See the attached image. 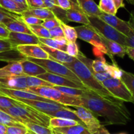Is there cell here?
I'll return each mask as SVG.
<instances>
[{
  "mask_svg": "<svg viewBox=\"0 0 134 134\" xmlns=\"http://www.w3.org/2000/svg\"><path fill=\"white\" fill-rule=\"evenodd\" d=\"M82 106L96 116L103 117L107 124L126 125L131 120L130 113L122 101H111L88 89L80 97Z\"/></svg>",
  "mask_w": 134,
  "mask_h": 134,
  "instance_id": "1",
  "label": "cell"
},
{
  "mask_svg": "<svg viewBox=\"0 0 134 134\" xmlns=\"http://www.w3.org/2000/svg\"><path fill=\"white\" fill-rule=\"evenodd\" d=\"M64 66L73 71L84 85L90 90L97 93L101 97L111 101H121L109 93L102 82L98 81L92 74L88 67L81 60L75 58V60L70 63H62Z\"/></svg>",
  "mask_w": 134,
  "mask_h": 134,
  "instance_id": "2",
  "label": "cell"
},
{
  "mask_svg": "<svg viewBox=\"0 0 134 134\" xmlns=\"http://www.w3.org/2000/svg\"><path fill=\"white\" fill-rule=\"evenodd\" d=\"M2 110L24 125L26 123H34L49 127L51 117L23 102L22 106H14Z\"/></svg>",
  "mask_w": 134,
  "mask_h": 134,
  "instance_id": "3",
  "label": "cell"
},
{
  "mask_svg": "<svg viewBox=\"0 0 134 134\" xmlns=\"http://www.w3.org/2000/svg\"><path fill=\"white\" fill-rule=\"evenodd\" d=\"M26 91L31 92L34 94L65 106H71L73 107L82 106V101L80 97L65 94L58 89H55L53 87H30L26 90Z\"/></svg>",
  "mask_w": 134,
  "mask_h": 134,
  "instance_id": "4",
  "label": "cell"
},
{
  "mask_svg": "<svg viewBox=\"0 0 134 134\" xmlns=\"http://www.w3.org/2000/svg\"><path fill=\"white\" fill-rule=\"evenodd\" d=\"M27 59L30 61L35 63L39 64L41 66L46 70L47 72L62 76V77L68 78L71 81H75L78 84H82L78 76L69 68L64 66L62 63L58 62L53 59H39L34 58L27 57Z\"/></svg>",
  "mask_w": 134,
  "mask_h": 134,
  "instance_id": "5",
  "label": "cell"
},
{
  "mask_svg": "<svg viewBox=\"0 0 134 134\" xmlns=\"http://www.w3.org/2000/svg\"><path fill=\"white\" fill-rule=\"evenodd\" d=\"M91 26L96 31L103 37L110 40L114 41L126 47V36L120 33L111 26L109 25L100 18L96 16H87Z\"/></svg>",
  "mask_w": 134,
  "mask_h": 134,
  "instance_id": "6",
  "label": "cell"
},
{
  "mask_svg": "<svg viewBox=\"0 0 134 134\" xmlns=\"http://www.w3.org/2000/svg\"><path fill=\"white\" fill-rule=\"evenodd\" d=\"M77 34V38L92 45L96 49L103 54H107V51L102 42L99 34L90 25H82L75 27Z\"/></svg>",
  "mask_w": 134,
  "mask_h": 134,
  "instance_id": "7",
  "label": "cell"
},
{
  "mask_svg": "<svg viewBox=\"0 0 134 134\" xmlns=\"http://www.w3.org/2000/svg\"><path fill=\"white\" fill-rule=\"evenodd\" d=\"M102 84L116 99L122 101L132 102V94L120 78H111L105 80Z\"/></svg>",
  "mask_w": 134,
  "mask_h": 134,
  "instance_id": "8",
  "label": "cell"
},
{
  "mask_svg": "<svg viewBox=\"0 0 134 134\" xmlns=\"http://www.w3.org/2000/svg\"><path fill=\"white\" fill-rule=\"evenodd\" d=\"M74 112L83 122L86 128L92 134H94L102 126L97 117L88 109L84 106H75Z\"/></svg>",
  "mask_w": 134,
  "mask_h": 134,
  "instance_id": "9",
  "label": "cell"
},
{
  "mask_svg": "<svg viewBox=\"0 0 134 134\" xmlns=\"http://www.w3.org/2000/svg\"><path fill=\"white\" fill-rule=\"evenodd\" d=\"M18 101H20V102L44 113V114L49 112H51L56 111V110H60V109H69L68 106L58 103L56 102H47V101L31 99H18Z\"/></svg>",
  "mask_w": 134,
  "mask_h": 134,
  "instance_id": "10",
  "label": "cell"
},
{
  "mask_svg": "<svg viewBox=\"0 0 134 134\" xmlns=\"http://www.w3.org/2000/svg\"><path fill=\"white\" fill-rule=\"evenodd\" d=\"M37 77L39 78L42 79L44 81H48V82L53 84L54 85L78 88V89H84V90L88 89L82 84H78V83L75 82V81H71V80L62 77V76L53 74L49 73V72H46V73L43 74L39 75Z\"/></svg>",
  "mask_w": 134,
  "mask_h": 134,
  "instance_id": "11",
  "label": "cell"
},
{
  "mask_svg": "<svg viewBox=\"0 0 134 134\" xmlns=\"http://www.w3.org/2000/svg\"><path fill=\"white\" fill-rule=\"evenodd\" d=\"M0 94L7 96V97H9L16 100L31 99L47 101V102H54V101L48 99L44 98V97H41V96L37 95L36 94H34V93L26 91L24 90H21V89H8V88H4L0 87Z\"/></svg>",
  "mask_w": 134,
  "mask_h": 134,
  "instance_id": "12",
  "label": "cell"
},
{
  "mask_svg": "<svg viewBox=\"0 0 134 134\" xmlns=\"http://www.w3.org/2000/svg\"><path fill=\"white\" fill-rule=\"evenodd\" d=\"M98 17L109 25L116 29V30L120 32V33L125 35L126 37L130 32L131 29L128 22L118 18L116 15L102 12Z\"/></svg>",
  "mask_w": 134,
  "mask_h": 134,
  "instance_id": "13",
  "label": "cell"
},
{
  "mask_svg": "<svg viewBox=\"0 0 134 134\" xmlns=\"http://www.w3.org/2000/svg\"><path fill=\"white\" fill-rule=\"evenodd\" d=\"M8 40L12 43L14 48L22 45H39V38L34 34L17 33L10 32Z\"/></svg>",
  "mask_w": 134,
  "mask_h": 134,
  "instance_id": "14",
  "label": "cell"
},
{
  "mask_svg": "<svg viewBox=\"0 0 134 134\" xmlns=\"http://www.w3.org/2000/svg\"><path fill=\"white\" fill-rule=\"evenodd\" d=\"M26 75L11 76L6 78H0V87L26 91L28 87L26 83Z\"/></svg>",
  "mask_w": 134,
  "mask_h": 134,
  "instance_id": "15",
  "label": "cell"
},
{
  "mask_svg": "<svg viewBox=\"0 0 134 134\" xmlns=\"http://www.w3.org/2000/svg\"><path fill=\"white\" fill-rule=\"evenodd\" d=\"M17 50L26 57L39 59H48L49 55L39 45H22L16 47Z\"/></svg>",
  "mask_w": 134,
  "mask_h": 134,
  "instance_id": "16",
  "label": "cell"
},
{
  "mask_svg": "<svg viewBox=\"0 0 134 134\" xmlns=\"http://www.w3.org/2000/svg\"><path fill=\"white\" fill-rule=\"evenodd\" d=\"M99 35H100V38L102 39L103 45L107 49V55L112 59L113 63L115 62L113 58L114 55H118L121 58H123L125 56V55L126 54V46L122 45L116 42L107 39L101 34H99Z\"/></svg>",
  "mask_w": 134,
  "mask_h": 134,
  "instance_id": "17",
  "label": "cell"
},
{
  "mask_svg": "<svg viewBox=\"0 0 134 134\" xmlns=\"http://www.w3.org/2000/svg\"><path fill=\"white\" fill-rule=\"evenodd\" d=\"M39 45L48 54V55L50 56L49 59H53V60L60 62L61 63H70L74 61L75 59V57L69 56L65 52L56 49L51 48V47H48L41 43H39Z\"/></svg>",
  "mask_w": 134,
  "mask_h": 134,
  "instance_id": "18",
  "label": "cell"
},
{
  "mask_svg": "<svg viewBox=\"0 0 134 134\" xmlns=\"http://www.w3.org/2000/svg\"><path fill=\"white\" fill-rule=\"evenodd\" d=\"M65 16L68 21L78 22L85 25H90L87 15L82 11L77 4L73 3L71 9L66 11Z\"/></svg>",
  "mask_w": 134,
  "mask_h": 134,
  "instance_id": "19",
  "label": "cell"
},
{
  "mask_svg": "<svg viewBox=\"0 0 134 134\" xmlns=\"http://www.w3.org/2000/svg\"><path fill=\"white\" fill-rule=\"evenodd\" d=\"M25 75L20 62L9 63L7 65L0 68V78H6L11 76Z\"/></svg>",
  "mask_w": 134,
  "mask_h": 134,
  "instance_id": "20",
  "label": "cell"
},
{
  "mask_svg": "<svg viewBox=\"0 0 134 134\" xmlns=\"http://www.w3.org/2000/svg\"><path fill=\"white\" fill-rule=\"evenodd\" d=\"M77 3L79 7L87 16L99 17L102 12L94 0H77Z\"/></svg>",
  "mask_w": 134,
  "mask_h": 134,
  "instance_id": "21",
  "label": "cell"
},
{
  "mask_svg": "<svg viewBox=\"0 0 134 134\" xmlns=\"http://www.w3.org/2000/svg\"><path fill=\"white\" fill-rule=\"evenodd\" d=\"M20 62L22 64L24 74L27 76H37L47 72L46 70L40 65L30 61L27 59Z\"/></svg>",
  "mask_w": 134,
  "mask_h": 134,
  "instance_id": "22",
  "label": "cell"
},
{
  "mask_svg": "<svg viewBox=\"0 0 134 134\" xmlns=\"http://www.w3.org/2000/svg\"><path fill=\"white\" fill-rule=\"evenodd\" d=\"M21 16H31L41 20L55 18V15L47 8H28L21 14Z\"/></svg>",
  "mask_w": 134,
  "mask_h": 134,
  "instance_id": "23",
  "label": "cell"
},
{
  "mask_svg": "<svg viewBox=\"0 0 134 134\" xmlns=\"http://www.w3.org/2000/svg\"><path fill=\"white\" fill-rule=\"evenodd\" d=\"M45 114L48 115L51 118H65V119L73 120H75L78 122L79 124L85 126L83 122L76 115V114L74 112L73 110H71L69 108L66 109H60V110H56V111L54 112H49L45 113Z\"/></svg>",
  "mask_w": 134,
  "mask_h": 134,
  "instance_id": "24",
  "label": "cell"
},
{
  "mask_svg": "<svg viewBox=\"0 0 134 134\" xmlns=\"http://www.w3.org/2000/svg\"><path fill=\"white\" fill-rule=\"evenodd\" d=\"M26 59L27 57L17 50L16 48L0 53V61L11 63L20 62L21 60H26Z\"/></svg>",
  "mask_w": 134,
  "mask_h": 134,
  "instance_id": "25",
  "label": "cell"
},
{
  "mask_svg": "<svg viewBox=\"0 0 134 134\" xmlns=\"http://www.w3.org/2000/svg\"><path fill=\"white\" fill-rule=\"evenodd\" d=\"M52 130L54 134H92L85 126L81 124L65 127H56Z\"/></svg>",
  "mask_w": 134,
  "mask_h": 134,
  "instance_id": "26",
  "label": "cell"
},
{
  "mask_svg": "<svg viewBox=\"0 0 134 134\" xmlns=\"http://www.w3.org/2000/svg\"><path fill=\"white\" fill-rule=\"evenodd\" d=\"M0 6L8 11L18 14H21L28 9L27 5L18 3L13 0H0Z\"/></svg>",
  "mask_w": 134,
  "mask_h": 134,
  "instance_id": "27",
  "label": "cell"
},
{
  "mask_svg": "<svg viewBox=\"0 0 134 134\" xmlns=\"http://www.w3.org/2000/svg\"><path fill=\"white\" fill-rule=\"evenodd\" d=\"M3 24L10 32L33 34L29 26L26 25L24 22H22L20 18V20H10Z\"/></svg>",
  "mask_w": 134,
  "mask_h": 134,
  "instance_id": "28",
  "label": "cell"
},
{
  "mask_svg": "<svg viewBox=\"0 0 134 134\" xmlns=\"http://www.w3.org/2000/svg\"><path fill=\"white\" fill-rule=\"evenodd\" d=\"M79 123L73 120L65 119L62 118H51L49 122V127L53 129L56 127H65L73 126Z\"/></svg>",
  "mask_w": 134,
  "mask_h": 134,
  "instance_id": "29",
  "label": "cell"
},
{
  "mask_svg": "<svg viewBox=\"0 0 134 134\" xmlns=\"http://www.w3.org/2000/svg\"><path fill=\"white\" fill-rule=\"evenodd\" d=\"M0 123L7 126H19L26 127L25 125L18 122L16 119L13 118L10 114L0 110Z\"/></svg>",
  "mask_w": 134,
  "mask_h": 134,
  "instance_id": "30",
  "label": "cell"
},
{
  "mask_svg": "<svg viewBox=\"0 0 134 134\" xmlns=\"http://www.w3.org/2000/svg\"><path fill=\"white\" fill-rule=\"evenodd\" d=\"M120 80L129 89L132 96V102L134 104V74L122 70Z\"/></svg>",
  "mask_w": 134,
  "mask_h": 134,
  "instance_id": "31",
  "label": "cell"
},
{
  "mask_svg": "<svg viewBox=\"0 0 134 134\" xmlns=\"http://www.w3.org/2000/svg\"><path fill=\"white\" fill-rule=\"evenodd\" d=\"M60 26L62 28L64 34V37L66 38L68 42H76L77 38V34L75 27L69 26L62 21L60 20Z\"/></svg>",
  "mask_w": 134,
  "mask_h": 134,
  "instance_id": "32",
  "label": "cell"
},
{
  "mask_svg": "<svg viewBox=\"0 0 134 134\" xmlns=\"http://www.w3.org/2000/svg\"><path fill=\"white\" fill-rule=\"evenodd\" d=\"M25 126L35 134H54L52 129L41 125L34 123H26Z\"/></svg>",
  "mask_w": 134,
  "mask_h": 134,
  "instance_id": "33",
  "label": "cell"
},
{
  "mask_svg": "<svg viewBox=\"0 0 134 134\" xmlns=\"http://www.w3.org/2000/svg\"><path fill=\"white\" fill-rule=\"evenodd\" d=\"M26 83L28 88L39 87H54V85L47 81L42 80L37 76H27Z\"/></svg>",
  "mask_w": 134,
  "mask_h": 134,
  "instance_id": "34",
  "label": "cell"
},
{
  "mask_svg": "<svg viewBox=\"0 0 134 134\" xmlns=\"http://www.w3.org/2000/svg\"><path fill=\"white\" fill-rule=\"evenodd\" d=\"M98 7L101 11L103 13L113 15H115L117 13L118 10L113 0H100Z\"/></svg>",
  "mask_w": 134,
  "mask_h": 134,
  "instance_id": "35",
  "label": "cell"
},
{
  "mask_svg": "<svg viewBox=\"0 0 134 134\" xmlns=\"http://www.w3.org/2000/svg\"><path fill=\"white\" fill-rule=\"evenodd\" d=\"M22 102L18 100L0 94V110L9 109L14 106H22Z\"/></svg>",
  "mask_w": 134,
  "mask_h": 134,
  "instance_id": "36",
  "label": "cell"
},
{
  "mask_svg": "<svg viewBox=\"0 0 134 134\" xmlns=\"http://www.w3.org/2000/svg\"><path fill=\"white\" fill-rule=\"evenodd\" d=\"M21 14H16L5 10L0 6V23L5 24L10 20H20Z\"/></svg>",
  "mask_w": 134,
  "mask_h": 134,
  "instance_id": "37",
  "label": "cell"
},
{
  "mask_svg": "<svg viewBox=\"0 0 134 134\" xmlns=\"http://www.w3.org/2000/svg\"><path fill=\"white\" fill-rule=\"evenodd\" d=\"M30 30L33 34L36 35L38 38H50L49 30L43 26L42 25H34V26H29Z\"/></svg>",
  "mask_w": 134,
  "mask_h": 134,
  "instance_id": "38",
  "label": "cell"
},
{
  "mask_svg": "<svg viewBox=\"0 0 134 134\" xmlns=\"http://www.w3.org/2000/svg\"><path fill=\"white\" fill-rule=\"evenodd\" d=\"M53 87L58 89L60 91L62 92V93H65V94H68L69 95L73 96H77V97H81V96H82L85 93V91H86L84 90V89H78V88L70 87L57 86V85H54Z\"/></svg>",
  "mask_w": 134,
  "mask_h": 134,
  "instance_id": "39",
  "label": "cell"
},
{
  "mask_svg": "<svg viewBox=\"0 0 134 134\" xmlns=\"http://www.w3.org/2000/svg\"><path fill=\"white\" fill-rule=\"evenodd\" d=\"M128 22L131 30L126 39V47H134V11L130 13L129 20Z\"/></svg>",
  "mask_w": 134,
  "mask_h": 134,
  "instance_id": "40",
  "label": "cell"
},
{
  "mask_svg": "<svg viewBox=\"0 0 134 134\" xmlns=\"http://www.w3.org/2000/svg\"><path fill=\"white\" fill-rule=\"evenodd\" d=\"M39 40L40 42V43H43V44L45 45L48 46V47H51V48L56 49L60 50L62 51H64V52H66V49L64 48V47H61L59 45H58L56 42L54 41V39L52 38H39Z\"/></svg>",
  "mask_w": 134,
  "mask_h": 134,
  "instance_id": "41",
  "label": "cell"
},
{
  "mask_svg": "<svg viewBox=\"0 0 134 134\" xmlns=\"http://www.w3.org/2000/svg\"><path fill=\"white\" fill-rule=\"evenodd\" d=\"M20 20L28 26L41 25L43 22V20L31 16H20Z\"/></svg>",
  "mask_w": 134,
  "mask_h": 134,
  "instance_id": "42",
  "label": "cell"
},
{
  "mask_svg": "<svg viewBox=\"0 0 134 134\" xmlns=\"http://www.w3.org/2000/svg\"><path fill=\"white\" fill-rule=\"evenodd\" d=\"M79 47L76 42H68L67 44L66 47V53L68 54L69 56L77 57L79 53Z\"/></svg>",
  "mask_w": 134,
  "mask_h": 134,
  "instance_id": "43",
  "label": "cell"
},
{
  "mask_svg": "<svg viewBox=\"0 0 134 134\" xmlns=\"http://www.w3.org/2000/svg\"><path fill=\"white\" fill-rule=\"evenodd\" d=\"M60 20H59L56 17L53 18H48V19L44 20L41 25L49 30L56 26H60Z\"/></svg>",
  "mask_w": 134,
  "mask_h": 134,
  "instance_id": "44",
  "label": "cell"
},
{
  "mask_svg": "<svg viewBox=\"0 0 134 134\" xmlns=\"http://www.w3.org/2000/svg\"><path fill=\"white\" fill-rule=\"evenodd\" d=\"M27 129L19 126H7V134H26Z\"/></svg>",
  "mask_w": 134,
  "mask_h": 134,
  "instance_id": "45",
  "label": "cell"
},
{
  "mask_svg": "<svg viewBox=\"0 0 134 134\" xmlns=\"http://www.w3.org/2000/svg\"><path fill=\"white\" fill-rule=\"evenodd\" d=\"M56 5L64 10H68L72 8L73 3L70 0H55Z\"/></svg>",
  "mask_w": 134,
  "mask_h": 134,
  "instance_id": "46",
  "label": "cell"
},
{
  "mask_svg": "<svg viewBox=\"0 0 134 134\" xmlns=\"http://www.w3.org/2000/svg\"><path fill=\"white\" fill-rule=\"evenodd\" d=\"M49 33L50 35H51V38L64 37V32H63L62 28L60 26H57L49 30Z\"/></svg>",
  "mask_w": 134,
  "mask_h": 134,
  "instance_id": "47",
  "label": "cell"
},
{
  "mask_svg": "<svg viewBox=\"0 0 134 134\" xmlns=\"http://www.w3.org/2000/svg\"><path fill=\"white\" fill-rule=\"evenodd\" d=\"M28 8H47L43 0H26Z\"/></svg>",
  "mask_w": 134,
  "mask_h": 134,
  "instance_id": "48",
  "label": "cell"
},
{
  "mask_svg": "<svg viewBox=\"0 0 134 134\" xmlns=\"http://www.w3.org/2000/svg\"><path fill=\"white\" fill-rule=\"evenodd\" d=\"M16 49L13 47L12 43L7 39H0V53L3 51H9V50Z\"/></svg>",
  "mask_w": 134,
  "mask_h": 134,
  "instance_id": "49",
  "label": "cell"
},
{
  "mask_svg": "<svg viewBox=\"0 0 134 134\" xmlns=\"http://www.w3.org/2000/svg\"><path fill=\"white\" fill-rule=\"evenodd\" d=\"M94 77L97 79L100 82H103L105 80H107V79L111 78V76L108 72H94L92 73Z\"/></svg>",
  "mask_w": 134,
  "mask_h": 134,
  "instance_id": "50",
  "label": "cell"
},
{
  "mask_svg": "<svg viewBox=\"0 0 134 134\" xmlns=\"http://www.w3.org/2000/svg\"><path fill=\"white\" fill-rule=\"evenodd\" d=\"M10 31L6 28V26L2 23H0V39H7L9 38Z\"/></svg>",
  "mask_w": 134,
  "mask_h": 134,
  "instance_id": "51",
  "label": "cell"
},
{
  "mask_svg": "<svg viewBox=\"0 0 134 134\" xmlns=\"http://www.w3.org/2000/svg\"><path fill=\"white\" fill-rule=\"evenodd\" d=\"M52 39H54V41L58 45H59L61 46V47H64V48L66 49L67 44H68V42L65 37H58V38H52Z\"/></svg>",
  "mask_w": 134,
  "mask_h": 134,
  "instance_id": "52",
  "label": "cell"
},
{
  "mask_svg": "<svg viewBox=\"0 0 134 134\" xmlns=\"http://www.w3.org/2000/svg\"><path fill=\"white\" fill-rule=\"evenodd\" d=\"M47 9L52 10L56 5V1L55 0H43Z\"/></svg>",
  "mask_w": 134,
  "mask_h": 134,
  "instance_id": "53",
  "label": "cell"
},
{
  "mask_svg": "<svg viewBox=\"0 0 134 134\" xmlns=\"http://www.w3.org/2000/svg\"><path fill=\"white\" fill-rule=\"evenodd\" d=\"M126 54L131 59L134 60V47H126Z\"/></svg>",
  "mask_w": 134,
  "mask_h": 134,
  "instance_id": "54",
  "label": "cell"
},
{
  "mask_svg": "<svg viewBox=\"0 0 134 134\" xmlns=\"http://www.w3.org/2000/svg\"><path fill=\"white\" fill-rule=\"evenodd\" d=\"M115 3L116 9H119L120 8L124 7L125 5L124 4V0H113Z\"/></svg>",
  "mask_w": 134,
  "mask_h": 134,
  "instance_id": "55",
  "label": "cell"
},
{
  "mask_svg": "<svg viewBox=\"0 0 134 134\" xmlns=\"http://www.w3.org/2000/svg\"><path fill=\"white\" fill-rule=\"evenodd\" d=\"M94 134H109V132L108 130L104 126H102Z\"/></svg>",
  "mask_w": 134,
  "mask_h": 134,
  "instance_id": "56",
  "label": "cell"
},
{
  "mask_svg": "<svg viewBox=\"0 0 134 134\" xmlns=\"http://www.w3.org/2000/svg\"><path fill=\"white\" fill-rule=\"evenodd\" d=\"M0 134H7V126L0 123Z\"/></svg>",
  "mask_w": 134,
  "mask_h": 134,
  "instance_id": "57",
  "label": "cell"
},
{
  "mask_svg": "<svg viewBox=\"0 0 134 134\" xmlns=\"http://www.w3.org/2000/svg\"><path fill=\"white\" fill-rule=\"evenodd\" d=\"M13 1H15V2L18 3L20 4H22V5H27V2H26V0H13ZM28 7V6H27Z\"/></svg>",
  "mask_w": 134,
  "mask_h": 134,
  "instance_id": "58",
  "label": "cell"
},
{
  "mask_svg": "<svg viewBox=\"0 0 134 134\" xmlns=\"http://www.w3.org/2000/svg\"><path fill=\"white\" fill-rule=\"evenodd\" d=\"M127 1L132 5H134V0H127Z\"/></svg>",
  "mask_w": 134,
  "mask_h": 134,
  "instance_id": "59",
  "label": "cell"
},
{
  "mask_svg": "<svg viewBox=\"0 0 134 134\" xmlns=\"http://www.w3.org/2000/svg\"><path fill=\"white\" fill-rule=\"evenodd\" d=\"M26 134H35V133H34V132H32V131H30V130H27V132L26 133Z\"/></svg>",
  "mask_w": 134,
  "mask_h": 134,
  "instance_id": "60",
  "label": "cell"
},
{
  "mask_svg": "<svg viewBox=\"0 0 134 134\" xmlns=\"http://www.w3.org/2000/svg\"><path fill=\"white\" fill-rule=\"evenodd\" d=\"M70 1H71L72 3H73L77 4V0H70Z\"/></svg>",
  "mask_w": 134,
  "mask_h": 134,
  "instance_id": "61",
  "label": "cell"
},
{
  "mask_svg": "<svg viewBox=\"0 0 134 134\" xmlns=\"http://www.w3.org/2000/svg\"><path fill=\"white\" fill-rule=\"evenodd\" d=\"M109 134H111V133H109ZM119 134H126V133H119Z\"/></svg>",
  "mask_w": 134,
  "mask_h": 134,
  "instance_id": "62",
  "label": "cell"
}]
</instances>
